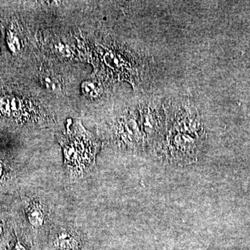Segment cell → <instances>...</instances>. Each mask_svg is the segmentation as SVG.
Segmentation results:
<instances>
[{"label":"cell","instance_id":"1","mask_svg":"<svg viewBox=\"0 0 250 250\" xmlns=\"http://www.w3.org/2000/svg\"><path fill=\"white\" fill-rule=\"evenodd\" d=\"M25 104L17 95L6 90H0V115L8 118H17L25 109Z\"/></svg>","mask_w":250,"mask_h":250},{"label":"cell","instance_id":"2","mask_svg":"<svg viewBox=\"0 0 250 250\" xmlns=\"http://www.w3.org/2000/svg\"><path fill=\"white\" fill-rule=\"evenodd\" d=\"M57 250H78L82 244V238L71 229H61L54 234L52 241Z\"/></svg>","mask_w":250,"mask_h":250},{"label":"cell","instance_id":"3","mask_svg":"<svg viewBox=\"0 0 250 250\" xmlns=\"http://www.w3.org/2000/svg\"><path fill=\"white\" fill-rule=\"evenodd\" d=\"M28 221L35 228L43 226L45 222V212L44 207L39 202H31L27 208Z\"/></svg>","mask_w":250,"mask_h":250},{"label":"cell","instance_id":"4","mask_svg":"<svg viewBox=\"0 0 250 250\" xmlns=\"http://www.w3.org/2000/svg\"><path fill=\"white\" fill-rule=\"evenodd\" d=\"M41 82L47 89L51 91L61 90L60 82L55 75L50 73H44L41 77Z\"/></svg>","mask_w":250,"mask_h":250},{"label":"cell","instance_id":"5","mask_svg":"<svg viewBox=\"0 0 250 250\" xmlns=\"http://www.w3.org/2000/svg\"><path fill=\"white\" fill-rule=\"evenodd\" d=\"M82 92L88 98H95L100 96L102 90L98 83L93 82H85L82 83Z\"/></svg>","mask_w":250,"mask_h":250},{"label":"cell","instance_id":"6","mask_svg":"<svg viewBox=\"0 0 250 250\" xmlns=\"http://www.w3.org/2000/svg\"><path fill=\"white\" fill-rule=\"evenodd\" d=\"M15 250H26V249L23 247L22 245H21V243L18 241L16 247H15Z\"/></svg>","mask_w":250,"mask_h":250},{"label":"cell","instance_id":"7","mask_svg":"<svg viewBox=\"0 0 250 250\" xmlns=\"http://www.w3.org/2000/svg\"><path fill=\"white\" fill-rule=\"evenodd\" d=\"M3 231V227L2 225H1V223H0V235L1 234V233H2Z\"/></svg>","mask_w":250,"mask_h":250}]
</instances>
